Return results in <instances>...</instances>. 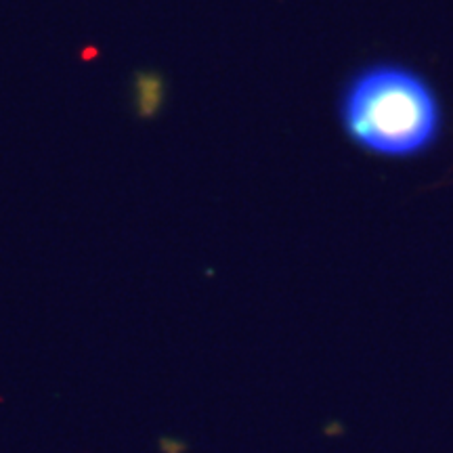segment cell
<instances>
[{
  "mask_svg": "<svg viewBox=\"0 0 453 453\" xmlns=\"http://www.w3.org/2000/svg\"><path fill=\"white\" fill-rule=\"evenodd\" d=\"M338 120L367 154L410 160L433 150L443 133V105L426 76L396 61H376L349 78Z\"/></svg>",
  "mask_w": 453,
  "mask_h": 453,
  "instance_id": "cell-1",
  "label": "cell"
}]
</instances>
